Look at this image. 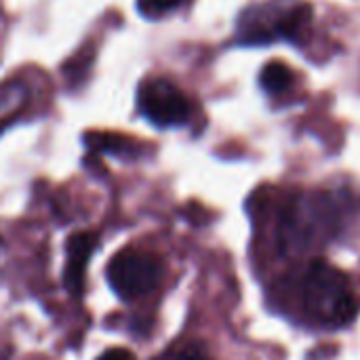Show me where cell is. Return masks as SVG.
I'll return each mask as SVG.
<instances>
[{"instance_id":"5","label":"cell","mask_w":360,"mask_h":360,"mask_svg":"<svg viewBox=\"0 0 360 360\" xmlns=\"http://www.w3.org/2000/svg\"><path fill=\"white\" fill-rule=\"evenodd\" d=\"M97 247V236L89 234V232H80L74 234L68 240V262H65V272H63V281H65V289L72 295H80L82 287H84V270L89 266V259L93 255Z\"/></svg>"},{"instance_id":"4","label":"cell","mask_w":360,"mask_h":360,"mask_svg":"<svg viewBox=\"0 0 360 360\" xmlns=\"http://www.w3.org/2000/svg\"><path fill=\"white\" fill-rule=\"evenodd\" d=\"M105 274L112 291L120 300L131 302L152 293L158 287L162 278V266L150 253L139 249H124L112 257Z\"/></svg>"},{"instance_id":"10","label":"cell","mask_w":360,"mask_h":360,"mask_svg":"<svg viewBox=\"0 0 360 360\" xmlns=\"http://www.w3.org/2000/svg\"><path fill=\"white\" fill-rule=\"evenodd\" d=\"M97 360H135L133 354L129 350H122V348H112L108 352H103Z\"/></svg>"},{"instance_id":"1","label":"cell","mask_w":360,"mask_h":360,"mask_svg":"<svg viewBox=\"0 0 360 360\" xmlns=\"http://www.w3.org/2000/svg\"><path fill=\"white\" fill-rule=\"evenodd\" d=\"M304 302L319 323L331 327L350 325L360 310V300L350 289L348 276L325 262L310 266L304 278Z\"/></svg>"},{"instance_id":"6","label":"cell","mask_w":360,"mask_h":360,"mask_svg":"<svg viewBox=\"0 0 360 360\" xmlns=\"http://www.w3.org/2000/svg\"><path fill=\"white\" fill-rule=\"evenodd\" d=\"M32 89L23 80H6L0 84V133L11 127L30 105Z\"/></svg>"},{"instance_id":"2","label":"cell","mask_w":360,"mask_h":360,"mask_svg":"<svg viewBox=\"0 0 360 360\" xmlns=\"http://www.w3.org/2000/svg\"><path fill=\"white\" fill-rule=\"evenodd\" d=\"M312 8L302 0H270L243 11L238 19V40L243 44H266L272 40H300Z\"/></svg>"},{"instance_id":"9","label":"cell","mask_w":360,"mask_h":360,"mask_svg":"<svg viewBox=\"0 0 360 360\" xmlns=\"http://www.w3.org/2000/svg\"><path fill=\"white\" fill-rule=\"evenodd\" d=\"M167 360H209L202 352L194 350V348H184V350H177L173 352Z\"/></svg>"},{"instance_id":"8","label":"cell","mask_w":360,"mask_h":360,"mask_svg":"<svg viewBox=\"0 0 360 360\" xmlns=\"http://www.w3.org/2000/svg\"><path fill=\"white\" fill-rule=\"evenodd\" d=\"M186 0H137V11L143 17H165L173 11H177L179 6H184Z\"/></svg>"},{"instance_id":"3","label":"cell","mask_w":360,"mask_h":360,"mask_svg":"<svg viewBox=\"0 0 360 360\" xmlns=\"http://www.w3.org/2000/svg\"><path fill=\"white\" fill-rule=\"evenodd\" d=\"M139 114L158 129L186 127L192 118L188 95L167 78H146L137 89Z\"/></svg>"},{"instance_id":"7","label":"cell","mask_w":360,"mask_h":360,"mask_svg":"<svg viewBox=\"0 0 360 360\" xmlns=\"http://www.w3.org/2000/svg\"><path fill=\"white\" fill-rule=\"evenodd\" d=\"M259 84L268 95H283L293 86V72L281 61H270L259 74Z\"/></svg>"}]
</instances>
